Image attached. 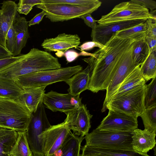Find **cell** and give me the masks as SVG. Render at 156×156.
I'll use <instances>...</instances> for the list:
<instances>
[{
    "label": "cell",
    "instance_id": "cell-1",
    "mask_svg": "<svg viewBox=\"0 0 156 156\" xmlns=\"http://www.w3.org/2000/svg\"><path fill=\"white\" fill-rule=\"evenodd\" d=\"M135 40L122 39L115 35L102 48H99L89 57L83 59L93 67L88 90L93 93L106 90L114 74L120 57Z\"/></svg>",
    "mask_w": 156,
    "mask_h": 156
},
{
    "label": "cell",
    "instance_id": "cell-2",
    "mask_svg": "<svg viewBox=\"0 0 156 156\" xmlns=\"http://www.w3.org/2000/svg\"><path fill=\"white\" fill-rule=\"evenodd\" d=\"M61 68L58 59L50 53L32 48L21 58L0 70V78L15 79L30 73Z\"/></svg>",
    "mask_w": 156,
    "mask_h": 156
},
{
    "label": "cell",
    "instance_id": "cell-3",
    "mask_svg": "<svg viewBox=\"0 0 156 156\" xmlns=\"http://www.w3.org/2000/svg\"><path fill=\"white\" fill-rule=\"evenodd\" d=\"M32 113L16 100L0 98V127L26 131Z\"/></svg>",
    "mask_w": 156,
    "mask_h": 156
},
{
    "label": "cell",
    "instance_id": "cell-4",
    "mask_svg": "<svg viewBox=\"0 0 156 156\" xmlns=\"http://www.w3.org/2000/svg\"><path fill=\"white\" fill-rule=\"evenodd\" d=\"M133 132L102 131L96 128L85 136V145L104 149L134 151L132 146Z\"/></svg>",
    "mask_w": 156,
    "mask_h": 156
},
{
    "label": "cell",
    "instance_id": "cell-5",
    "mask_svg": "<svg viewBox=\"0 0 156 156\" xmlns=\"http://www.w3.org/2000/svg\"><path fill=\"white\" fill-rule=\"evenodd\" d=\"M82 69V66L78 65L31 73L15 79L22 87H46L56 82H66Z\"/></svg>",
    "mask_w": 156,
    "mask_h": 156
},
{
    "label": "cell",
    "instance_id": "cell-6",
    "mask_svg": "<svg viewBox=\"0 0 156 156\" xmlns=\"http://www.w3.org/2000/svg\"><path fill=\"white\" fill-rule=\"evenodd\" d=\"M145 85L113 96L107 104L106 110H116L137 117L140 116L145 109Z\"/></svg>",
    "mask_w": 156,
    "mask_h": 156
},
{
    "label": "cell",
    "instance_id": "cell-7",
    "mask_svg": "<svg viewBox=\"0 0 156 156\" xmlns=\"http://www.w3.org/2000/svg\"><path fill=\"white\" fill-rule=\"evenodd\" d=\"M101 4V2L96 0L94 3L84 6L42 4L37 5L36 7L46 12V17L54 22L80 18L85 14H91L96 10Z\"/></svg>",
    "mask_w": 156,
    "mask_h": 156
},
{
    "label": "cell",
    "instance_id": "cell-8",
    "mask_svg": "<svg viewBox=\"0 0 156 156\" xmlns=\"http://www.w3.org/2000/svg\"><path fill=\"white\" fill-rule=\"evenodd\" d=\"M151 17L148 9L132 2H121L115 5L108 14L97 20L99 24L136 20H147Z\"/></svg>",
    "mask_w": 156,
    "mask_h": 156
},
{
    "label": "cell",
    "instance_id": "cell-9",
    "mask_svg": "<svg viewBox=\"0 0 156 156\" xmlns=\"http://www.w3.org/2000/svg\"><path fill=\"white\" fill-rule=\"evenodd\" d=\"M42 101L40 103L36 112L32 113L31 120L26 131L30 148L33 156H44L39 136L51 125L47 117Z\"/></svg>",
    "mask_w": 156,
    "mask_h": 156
},
{
    "label": "cell",
    "instance_id": "cell-10",
    "mask_svg": "<svg viewBox=\"0 0 156 156\" xmlns=\"http://www.w3.org/2000/svg\"><path fill=\"white\" fill-rule=\"evenodd\" d=\"M134 41L122 54L117 63L114 74L106 90V96L101 111L102 112L106 110L107 104L116 94L127 77L137 66L132 59Z\"/></svg>",
    "mask_w": 156,
    "mask_h": 156
},
{
    "label": "cell",
    "instance_id": "cell-11",
    "mask_svg": "<svg viewBox=\"0 0 156 156\" xmlns=\"http://www.w3.org/2000/svg\"><path fill=\"white\" fill-rule=\"evenodd\" d=\"M108 110V115L97 129L102 131L132 132L138 128L137 117L117 110Z\"/></svg>",
    "mask_w": 156,
    "mask_h": 156
},
{
    "label": "cell",
    "instance_id": "cell-12",
    "mask_svg": "<svg viewBox=\"0 0 156 156\" xmlns=\"http://www.w3.org/2000/svg\"><path fill=\"white\" fill-rule=\"evenodd\" d=\"M71 130L66 122L51 125L39 136L44 156H51L61 146Z\"/></svg>",
    "mask_w": 156,
    "mask_h": 156
},
{
    "label": "cell",
    "instance_id": "cell-13",
    "mask_svg": "<svg viewBox=\"0 0 156 156\" xmlns=\"http://www.w3.org/2000/svg\"><path fill=\"white\" fill-rule=\"evenodd\" d=\"M80 96H74L69 93L61 94L51 90L45 94L42 102L44 106L52 111L66 114L79 107L82 104Z\"/></svg>",
    "mask_w": 156,
    "mask_h": 156
},
{
    "label": "cell",
    "instance_id": "cell-14",
    "mask_svg": "<svg viewBox=\"0 0 156 156\" xmlns=\"http://www.w3.org/2000/svg\"><path fill=\"white\" fill-rule=\"evenodd\" d=\"M147 20H136L97 24L92 29V41L105 46L116 33L121 30L145 22Z\"/></svg>",
    "mask_w": 156,
    "mask_h": 156
},
{
    "label": "cell",
    "instance_id": "cell-15",
    "mask_svg": "<svg viewBox=\"0 0 156 156\" xmlns=\"http://www.w3.org/2000/svg\"><path fill=\"white\" fill-rule=\"evenodd\" d=\"M65 114L66 117L64 121L74 134L84 137L88 133L92 115L87 109L86 105L82 104L77 108Z\"/></svg>",
    "mask_w": 156,
    "mask_h": 156
},
{
    "label": "cell",
    "instance_id": "cell-16",
    "mask_svg": "<svg viewBox=\"0 0 156 156\" xmlns=\"http://www.w3.org/2000/svg\"><path fill=\"white\" fill-rule=\"evenodd\" d=\"M80 44V38L77 34L63 33L54 38L44 39L41 45L45 51H56L57 56L60 57L69 49L76 48Z\"/></svg>",
    "mask_w": 156,
    "mask_h": 156
},
{
    "label": "cell",
    "instance_id": "cell-17",
    "mask_svg": "<svg viewBox=\"0 0 156 156\" xmlns=\"http://www.w3.org/2000/svg\"><path fill=\"white\" fill-rule=\"evenodd\" d=\"M2 4L0 9V44L6 49V35L18 12L15 2L4 1Z\"/></svg>",
    "mask_w": 156,
    "mask_h": 156
},
{
    "label": "cell",
    "instance_id": "cell-18",
    "mask_svg": "<svg viewBox=\"0 0 156 156\" xmlns=\"http://www.w3.org/2000/svg\"><path fill=\"white\" fill-rule=\"evenodd\" d=\"M156 133L137 128L133 132L132 146L134 151L146 154L155 147Z\"/></svg>",
    "mask_w": 156,
    "mask_h": 156
},
{
    "label": "cell",
    "instance_id": "cell-19",
    "mask_svg": "<svg viewBox=\"0 0 156 156\" xmlns=\"http://www.w3.org/2000/svg\"><path fill=\"white\" fill-rule=\"evenodd\" d=\"M46 87H22V93L16 101L26 107L31 113H34L43 100Z\"/></svg>",
    "mask_w": 156,
    "mask_h": 156
},
{
    "label": "cell",
    "instance_id": "cell-20",
    "mask_svg": "<svg viewBox=\"0 0 156 156\" xmlns=\"http://www.w3.org/2000/svg\"><path fill=\"white\" fill-rule=\"evenodd\" d=\"M87 63L88 65L85 69L78 72L66 82L69 86V93L72 96H80L81 93L88 89L93 67L90 63Z\"/></svg>",
    "mask_w": 156,
    "mask_h": 156
},
{
    "label": "cell",
    "instance_id": "cell-21",
    "mask_svg": "<svg viewBox=\"0 0 156 156\" xmlns=\"http://www.w3.org/2000/svg\"><path fill=\"white\" fill-rule=\"evenodd\" d=\"M16 34V43L13 56L20 55L22 49L25 47L30 37L28 22L26 18L21 16L18 12L13 22Z\"/></svg>",
    "mask_w": 156,
    "mask_h": 156
},
{
    "label": "cell",
    "instance_id": "cell-22",
    "mask_svg": "<svg viewBox=\"0 0 156 156\" xmlns=\"http://www.w3.org/2000/svg\"><path fill=\"white\" fill-rule=\"evenodd\" d=\"M84 138L70 130L62 145L51 156H80L81 143Z\"/></svg>",
    "mask_w": 156,
    "mask_h": 156
},
{
    "label": "cell",
    "instance_id": "cell-23",
    "mask_svg": "<svg viewBox=\"0 0 156 156\" xmlns=\"http://www.w3.org/2000/svg\"><path fill=\"white\" fill-rule=\"evenodd\" d=\"M80 156H150L147 154H141L134 151L107 149L88 146L81 147Z\"/></svg>",
    "mask_w": 156,
    "mask_h": 156
},
{
    "label": "cell",
    "instance_id": "cell-24",
    "mask_svg": "<svg viewBox=\"0 0 156 156\" xmlns=\"http://www.w3.org/2000/svg\"><path fill=\"white\" fill-rule=\"evenodd\" d=\"M140 66H136L127 77L113 96L122 94L145 84L146 82L142 75Z\"/></svg>",
    "mask_w": 156,
    "mask_h": 156
},
{
    "label": "cell",
    "instance_id": "cell-25",
    "mask_svg": "<svg viewBox=\"0 0 156 156\" xmlns=\"http://www.w3.org/2000/svg\"><path fill=\"white\" fill-rule=\"evenodd\" d=\"M23 90L15 79L0 78V98L16 100Z\"/></svg>",
    "mask_w": 156,
    "mask_h": 156
},
{
    "label": "cell",
    "instance_id": "cell-26",
    "mask_svg": "<svg viewBox=\"0 0 156 156\" xmlns=\"http://www.w3.org/2000/svg\"><path fill=\"white\" fill-rule=\"evenodd\" d=\"M18 135L15 130L0 127V156H10L9 153Z\"/></svg>",
    "mask_w": 156,
    "mask_h": 156
},
{
    "label": "cell",
    "instance_id": "cell-27",
    "mask_svg": "<svg viewBox=\"0 0 156 156\" xmlns=\"http://www.w3.org/2000/svg\"><path fill=\"white\" fill-rule=\"evenodd\" d=\"M150 53L145 37L135 41L133 44L132 59L136 66H140L147 59Z\"/></svg>",
    "mask_w": 156,
    "mask_h": 156
},
{
    "label": "cell",
    "instance_id": "cell-28",
    "mask_svg": "<svg viewBox=\"0 0 156 156\" xmlns=\"http://www.w3.org/2000/svg\"><path fill=\"white\" fill-rule=\"evenodd\" d=\"M147 31L145 22L117 32L115 35L122 39L135 41L145 37Z\"/></svg>",
    "mask_w": 156,
    "mask_h": 156
},
{
    "label": "cell",
    "instance_id": "cell-29",
    "mask_svg": "<svg viewBox=\"0 0 156 156\" xmlns=\"http://www.w3.org/2000/svg\"><path fill=\"white\" fill-rule=\"evenodd\" d=\"M17 140L9 153L10 156H33L28 142L26 131L18 132Z\"/></svg>",
    "mask_w": 156,
    "mask_h": 156
},
{
    "label": "cell",
    "instance_id": "cell-30",
    "mask_svg": "<svg viewBox=\"0 0 156 156\" xmlns=\"http://www.w3.org/2000/svg\"><path fill=\"white\" fill-rule=\"evenodd\" d=\"M140 67L146 82L156 77V51L151 52Z\"/></svg>",
    "mask_w": 156,
    "mask_h": 156
},
{
    "label": "cell",
    "instance_id": "cell-31",
    "mask_svg": "<svg viewBox=\"0 0 156 156\" xmlns=\"http://www.w3.org/2000/svg\"><path fill=\"white\" fill-rule=\"evenodd\" d=\"M140 117L144 129L156 133V105L145 109Z\"/></svg>",
    "mask_w": 156,
    "mask_h": 156
},
{
    "label": "cell",
    "instance_id": "cell-32",
    "mask_svg": "<svg viewBox=\"0 0 156 156\" xmlns=\"http://www.w3.org/2000/svg\"><path fill=\"white\" fill-rule=\"evenodd\" d=\"M144 104L145 109L156 105V77L148 84H145Z\"/></svg>",
    "mask_w": 156,
    "mask_h": 156
},
{
    "label": "cell",
    "instance_id": "cell-33",
    "mask_svg": "<svg viewBox=\"0 0 156 156\" xmlns=\"http://www.w3.org/2000/svg\"><path fill=\"white\" fill-rule=\"evenodd\" d=\"M96 0H42V4H66L79 6L90 5Z\"/></svg>",
    "mask_w": 156,
    "mask_h": 156
},
{
    "label": "cell",
    "instance_id": "cell-34",
    "mask_svg": "<svg viewBox=\"0 0 156 156\" xmlns=\"http://www.w3.org/2000/svg\"><path fill=\"white\" fill-rule=\"evenodd\" d=\"M6 41L7 49L13 55L16 43V34L13 23L7 33Z\"/></svg>",
    "mask_w": 156,
    "mask_h": 156
},
{
    "label": "cell",
    "instance_id": "cell-35",
    "mask_svg": "<svg viewBox=\"0 0 156 156\" xmlns=\"http://www.w3.org/2000/svg\"><path fill=\"white\" fill-rule=\"evenodd\" d=\"M147 31L145 36L156 38V20L149 18L145 22Z\"/></svg>",
    "mask_w": 156,
    "mask_h": 156
},
{
    "label": "cell",
    "instance_id": "cell-36",
    "mask_svg": "<svg viewBox=\"0 0 156 156\" xmlns=\"http://www.w3.org/2000/svg\"><path fill=\"white\" fill-rule=\"evenodd\" d=\"M17 5V11L20 14L27 15L32 9L33 5L27 3L24 0H20Z\"/></svg>",
    "mask_w": 156,
    "mask_h": 156
},
{
    "label": "cell",
    "instance_id": "cell-37",
    "mask_svg": "<svg viewBox=\"0 0 156 156\" xmlns=\"http://www.w3.org/2000/svg\"><path fill=\"white\" fill-rule=\"evenodd\" d=\"M105 46L98 42L93 41H89L85 42L80 46H77L75 48H78L81 51L84 50H91L94 47H97L99 48H102Z\"/></svg>",
    "mask_w": 156,
    "mask_h": 156
},
{
    "label": "cell",
    "instance_id": "cell-38",
    "mask_svg": "<svg viewBox=\"0 0 156 156\" xmlns=\"http://www.w3.org/2000/svg\"><path fill=\"white\" fill-rule=\"evenodd\" d=\"M24 55L21 54L16 56H12L0 59V70L21 58Z\"/></svg>",
    "mask_w": 156,
    "mask_h": 156
},
{
    "label": "cell",
    "instance_id": "cell-39",
    "mask_svg": "<svg viewBox=\"0 0 156 156\" xmlns=\"http://www.w3.org/2000/svg\"><path fill=\"white\" fill-rule=\"evenodd\" d=\"M131 1L149 9L152 11L156 8V2L152 0H131Z\"/></svg>",
    "mask_w": 156,
    "mask_h": 156
},
{
    "label": "cell",
    "instance_id": "cell-40",
    "mask_svg": "<svg viewBox=\"0 0 156 156\" xmlns=\"http://www.w3.org/2000/svg\"><path fill=\"white\" fill-rule=\"evenodd\" d=\"M80 18L82 19L84 23L89 27L92 29L97 25V20H94L92 16L90 13H87L81 16Z\"/></svg>",
    "mask_w": 156,
    "mask_h": 156
},
{
    "label": "cell",
    "instance_id": "cell-41",
    "mask_svg": "<svg viewBox=\"0 0 156 156\" xmlns=\"http://www.w3.org/2000/svg\"><path fill=\"white\" fill-rule=\"evenodd\" d=\"M45 15L46 12L44 10H42L41 12L37 14L32 19L28 21L29 26L39 24Z\"/></svg>",
    "mask_w": 156,
    "mask_h": 156
},
{
    "label": "cell",
    "instance_id": "cell-42",
    "mask_svg": "<svg viewBox=\"0 0 156 156\" xmlns=\"http://www.w3.org/2000/svg\"><path fill=\"white\" fill-rule=\"evenodd\" d=\"M64 54L68 62H70L73 61L79 56L81 55V53H78L72 50L67 51Z\"/></svg>",
    "mask_w": 156,
    "mask_h": 156
},
{
    "label": "cell",
    "instance_id": "cell-43",
    "mask_svg": "<svg viewBox=\"0 0 156 156\" xmlns=\"http://www.w3.org/2000/svg\"><path fill=\"white\" fill-rule=\"evenodd\" d=\"M145 39L149 48L150 52L156 51V38L145 36Z\"/></svg>",
    "mask_w": 156,
    "mask_h": 156
},
{
    "label": "cell",
    "instance_id": "cell-44",
    "mask_svg": "<svg viewBox=\"0 0 156 156\" xmlns=\"http://www.w3.org/2000/svg\"><path fill=\"white\" fill-rule=\"evenodd\" d=\"M13 56V54L0 44V59Z\"/></svg>",
    "mask_w": 156,
    "mask_h": 156
},
{
    "label": "cell",
    "instance_id": "cell-45",
    "mask_svg": "<svg viewBox=\"0 0 156 156\" xmlns=\"http://www.w3.org/2000/svg\"></svg>",
    "mask_w": 156,
    "mask_h": 156
}]
</instances>
